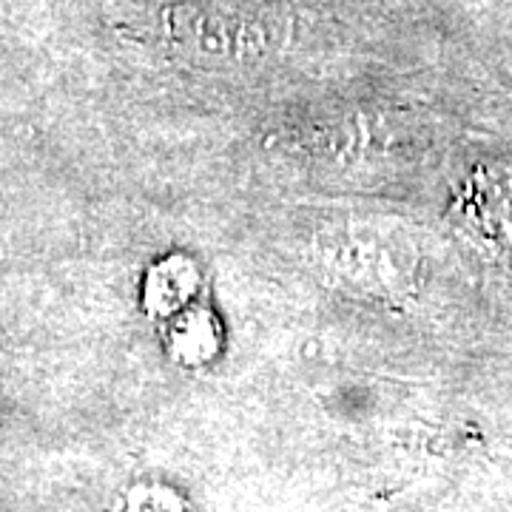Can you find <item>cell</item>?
Segmentation results:
<instances>
[{
	"instance_id": "1",
	"label": "cell",
	"mask_w": 512,
	"mask_h": 512,
	"mask_svg": "<svg viewBox=\"0 0 512 512\" xmlns=\"http://www.w3.org/2000/svg\"><path fill=\"white\" fill-rule=\"evenodd\" d=\"M461 222L473 237L512 254V174H484L464 191Z\"/></svg>"
}]
</instances>
